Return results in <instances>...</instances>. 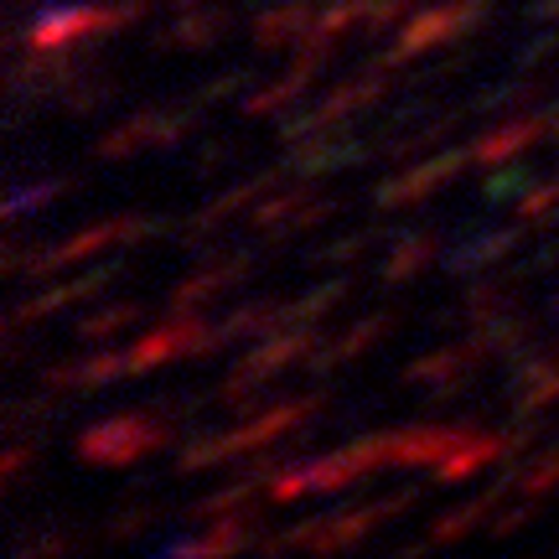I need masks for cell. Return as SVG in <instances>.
Returning <instances> with one entry per match:
<instances>
[{
	"label": "cell",
	"instance_id": "cell-1",
	"mask_svg": "<svg viewBox=\"0 0 559 559\" xmlns=\"http://www.w3.org/2000/svg\"><path fill=\"white\" fill-rule=\"evenodd\" d=\"M177 425L171 419H160L151 404L145 409H130V415H109L99 425H88L79 436V461L83 466H104V472H124V466H135L145 456H160V451H171L177 445Z\"/></svg>",
	"mask_w": 559,
	"mask_h": 559
},
{
	"label": "cell",
	"instance_id": "cell-2",
	"mask_svg": "<svg viewBox=\"0 0 559 559\" xmlns=\"http://www.w3.org/2000/svg\"><path fill=\"white\" fill-rule=\"evenodd\" d=\"M492 16V0H430V5H419L415 16L400 26V41L379 52L383 68H409V62L430 58V52H445V47H456V41L477 37L481 26Z\"/></svg>",
	"mask_w": 559,
	"mask_h": 559
},
{
	"label": "cell",
	"instance_id": "cell-3",
	"mask_svg": "<svg viewBox=\"0 0 559 559\" xmlns=\"http://www.w3.org/2000/svg\"><path fill=\"white\" fill-rule=\"evenodd\" d=\"M466 166H472V151H440V156H430V160H415L409 171L389 177L379 192H373V207H383V213H404V207H415V202L436 198L440 187L456 181Z\"/></svg>",
	"mask_w": 559,
	"mask_h": 559
},
{
	"label": "cell",
	"instance_id": "cell-4",
	"mask_svg": "<svg viewBox=\"0 0 559 559\" xmlns=\"http://www.w3.org/2000/svg\"><path fill=\"white\" fill-rule=\"evenodd\" d=\"M321 347L317 337V321H296V326H280V332H270V337H260V347L254 353H243L239 362H234V373H243V379H260V383H275L280 373H290V368H306V358Z\"/></svg>",
	"mask_w": 559,
	"mask_h": 559
},
{
	"label": "cell",
	"instance_id": "cell-5",
	"mask_svg": "<svg viewBox=\"0 0 559 559\" xmlns=\"http://www.w3.org/2000/svg\"><path fill=\"white\" fill-rule=\"evenodd\" d=\"M124 264H99V270H88V275H73L68 285H58V290H41V296L21 300V306H11V317H5V326L11 332H21V326H32V321H47L58 317V311H68V306H79V300H94L104 296L115 280H120Z\"/></svg>",
	"mask_w": 559,
	"mask_h": 559
},
{
	"label": "cell",
	"instance_id": "cell-6",
	"mask_svg": "<svg viewBox=\"0 0 559 559\" xmlns=\"http://www.w3.org/2000/svg\"><path fill=\"white\" fill-rule=\"evenodd\" d=\"M400 326V311H368V317H358L342 337H332V342H321L317 353L306 358V373H317V379H326L332 368H342V362H353V358H362L368 347H379L389 332Z\"/></svg>",
	"mask_w": 559,
	"mask_h": 559
},
{
	"label": "cell",
	"instance_id": "cell-7",
	"mask_svg": "<svg viewBox=\"0 0 559 559\" xmlns=\"http://www.w3.org/2000/svg\"><path fill=\"white\" fill-rule=\"evenodd\" d=\"M317 0H275V5H264L260 16L249 21V37L260 52H290L306 32H311V21H317Z\"/></svg>",
	"mask_w": 559,
	"mask_h": 559
},
{
	"label": "cell",
	"instance_id": "cell-8",
	"mask_svg": "<svg viewBox=\"0 0 559 559\" xmlns=\"http://www.w3.org/2000/svg\"><path fill=\"white\" fill-rule=\"evenodd\" d=\"M539 140H549V120L534 109V115H513V120H502L498 130L477 135L466 151H472V166H502V160H519L523 151L539 145Z\"/></svg>",
	"mask_w": 559,
	"mask_h": 559
},
{
	"label": "cell",
	"instance_id": "cell-9",
	"mask_svg": "<svg viewBox=\"0 0 559 559\" xmlns=\"http://www.w3.org/2000/svg\"><path fill=\"white\" fill-rule=\"evenodd\" d=\"M523 234H528V223H513V228H481V234H472L466 243H456V249L445 254V270H451V275L498 270V264L523 243Z\"/></svg>",
	"mask_w": 559,
	"mask_h": 559
},
{
	"label": "cell",
	"instance_id": "cell-10",
	"mask_svg": "<svg viewBox=\"0 0 559 559\" xmlns=\"http://www.w3.org/2000/svg\"><path fill=\"white\" fill-rule=\"evenodd\" d=\"M280 326H296L290 317V300L280 296H260V300H243L239 311H228V321H218V337L223 347H239V342H260Z\"/></svg>",
	"mask_w": 559,
	"mask_h": 559
},
{
	"label": "cell",
	"instance_id": "cell-11",
	"mask_svg": "<svg viewBox=\"0 0 559 559\" xmlns=\"http://www.w3.org/2000/svg\"><path fill=\"white\" fill-rule=\"evenodd\" d=\"M228 32H234V11H228V0H202V5H187V11L171 16L177 52H207V47H218Z\"/></svg>",
	"mask_w": 559,
	"mask_h": 559
},
{
	"label": "cell",
	"instance_id": "cell-12",
	"mask_svg": "<svg viewBox=\"0 0 559 559\" xmlns=\"http://www.w3.org/2000/svg\"><path fill=\"white\" fill-rule=\"evenodd\" d=\"M508 492H513V472H508L502 481H492L487 492H477L472 502H461V508H445V513H436V523H430V539L445 549V544H461L466 534H477L481 519H487V513H498V502L508 498Z\"/></svg>",
	"mask_w": 559,
	"mask_h": 559
},
{
	"label": "cell",
	"instance_id": "cell-13",
	"mask_svg": "<svg viewBox=\"0 0 559 559\" xmlns=\"http://www.w3.org/2000/svg\"><path fill=\"white\" fill-rule=\"evenodd\" d=\"M430 260H440V234L436 228H419V234L409 228V234H400V243L389 249V260H383V285H409Z\"/></svg>",
	"mask_w": 559,
	"mask_h": 559
},
{
	"label": "cell",
	"instance_id": "cell-14",
	"mask_svg": "<svg viewBox=\"0 0 559 559\" xmlns=\"http://www.w3.org/2000/svg\"><path fill=\"white\" fill-rule=\"evenodd\" d=\"M151 145H156V109H140V115H130L124 124H115L109 135H99L94 156L99 160H130L135 151H151Z\"/></svg>",
	"mask_w": 559,
	"mask_h": 559
},
{
	"label": "cell",
	"instance_id": "cell-15",
	"mask_svg": "<svg viewBox=\"0 0 559 559\" xmlns=\"http://www.w3.org/2000/svg\"><path fill=\"white\" fill-rule=\"evenodd\" d=\"M306 88H311V79L290 68V73H285L280 83H264V88H254V94H243L239 109L249 115V120H270V115H285V109H296V104L306 99Z\"/></svg>",
	"mask_w": 559,
	"mask_h": 559
},
{
	"label": "cell",
	"instance_id": "cell-16",
	"mask_svg": "<svg viewBox=\"0 0 559 559\" xmlns=\"http://www.w3.org/2000/svg\"><path fill=\"white\" fill-rule=\"evenodd\" d=\"M115 94H120V83L104 79L99 68H94V73H83V79L68 83V88L58 94V104H62V115H73V120H79V115H94V109H104V104L115 99Z\"/></svg>",
	"mask_w": 559,
	"mask_h": 559
},
{
	"label": "cell",
	"instance_id": "cell-17",
	"mask_svg": "<svg viewBox=\"0 0 559 559\" xmlns=\"http://www.w3.org/2000/svg\"><path fill=\"white\" fill-rule=\"evenodd\" d=\"M353 290H358V280H353V275L321 280V285H311L306 296L290 300V317H296V321H321V317H332V311H337V306L353 296Z\"/></svg>",
	"mask_w": 559,
	"mask_h": 559
},
{
	"label": "cell",
	"instance_id": "cell-18",
	"mask_svg": "<svg viewBox=\"0 0 559 559\" xmlns=\"http://www.w3.org/2000/svg\"><path fill=\"white\" fill-rule=\"evenodd\" d=\"M140 317H145V306H140V300H109L104 311H94V317H83L79 326H73V337L79 342H109L115 332L135 326Z\"/></svg>",
	"mask_w": 559,
	"mask_h": 559
},
{
	"label": "cell",
	"instance_id": "cell-19",
	"mask_svg": "<svg viewBox=\"0 0 559 559\" xmlns=\"http://www.w3.org/2000/svg\"><path fill=\"white\" fill-rule=\"evenodd\" d=\"M555 487H559V445L555 451H539L528 466L513 472V492H519V498H549Z\"/></svg>",
	"mask_w": 559,
	"mask_h": 559
},
{
	"label": "cell",
	"instance_id": "cell-20",
	"mask_svg": "<svg viewBox=\"0 0 559 559\" xmlns=\"http://www.w3.org/2000/svg\"><path fill=\"white\" fill-rule=\"evenodd\" d=\"M528 181H534V166L528 160H502V166H487V181H481V198L487 202H519L528 192Z\"/></svg>",
	"mask_w": 559,
	"mask_h": 559
},
{
	"label": "cell",
	"instance_id": "cell-21",
	"mask_svg": "<svg viewBox=\"0 0 559 559\" xmlns=\"http://www.w3.org/2000/svg\"><path fill=\"white\" fill-rule=\"evenodd\" d=\"M79 181H83V177H73V171H68V177H47V181H32L26 192H11V202H5V218L16 223L21 213H32V207H47V202H58L62 192H73Z\"/></svg>",
	"mask_w": 559,
	"mask_h": 559
},
{
	"label": "cell",
	"instance_id": "cell-22",
	"mask_svg": "<svg viewBox=\"0 0 559 559\" xmlns=\"http://www.w3.org/2000/svg\"><path fill=\"white\" fill-rule=\"evenodd\" d=\"M513 213H519V223H528V228L539 223V234H544V223L559 213V171H555V177H544V181H534V187L519 198V207H513Z\"/></svg>",
	"mask_w": 559,
	"mask_h": 559
},
{
	"label": "cell",
	"instance_id": "cell-23",
	"mask_svg": "<svg viewBox=\"0 0 559 559\" xmlns=\"http://www.w3.org/2000/svg\"><path fill=\"white\" fill-rule=\"evenodd\" d=\"M373 239H383L379 228H362V234H347V239H332V243H321V249H311V254H306V264H332V270H337V264H353L358 260V254H368V249H373Z\"/></svg>",
	"mask_w": 559,
	"mask_h": 559
},
{
	"label": "cell",
	"instance_id": "cell-24",
	"mask_svg": "<svg viewBox=\"0 0 559 559\" xmlns=\"http://www.w3.org/2000/svg\"><path fill=\"white\" fill-rule=\"evenodd\" d=\"M198 130V109L192 104H171V109H156V145L151 151H177L181 140Z\"/></svg>",
	"mask_w": 559,
	"mask_h": 559
},
{
	"label": "cell",
	"instance_id": "cell-25",
	"mask_svg": "<svg viewBox=\"0 0 559 559\" xmlns=\"http://www.w3.org/2000/svg\"><path fill=\"white\" fill-rule=\"evenodd\" d=\"M156 519H166V508H160V502H135V508H120V513L109 519V528H104V544L140 539V528H145V523H156Z\"/></svg>",
	"mask_w": 559,
	"mask_h": 559
},
{
	"label": "cell",
	"instance_id": "cell-26",
	"mask_svg": "<svg viewBox=\"0 0 559 559\" xmlns=\"http://www.w3.org/2000/svg\"><path fill=\"white\" fill-rule=\"evenodd\" d=\"M79 373H83V389H104V383H115V379H135V373H130V358L115 353V347H104L94 358H79Z\"/></svg>",
	"mask_w": 559,
	"mask_h": 559
},
{
	"label": "cell",
	"instance_id": "cell-27",
	"mask_svg": "<svg viewBox=\"0 0 559 559\" xmlns=\"http://www.w3.org/2000/svg\"><path fill=\"white\" fill-rule=\"evenodd\" d=\"M534 519H544V498H523L519 508H508L502 519L487 523V539L498 544V539H508V534H519L523 523H534Z\"/></svg>",
	"mask_w": 559,
	"mask_h": 559
},
{
	"label": "cell",
	"instance_id": "cell-28",
	"mask_svg": "<svg viewBox=\"0 0 559 559\" xmlns=\"http://www.w3.org/2000/svg\"><path fill=\"white\" fill-rule=\"evenodd\" d=\"M239 160V145L234 140H202L198 156H192V177H213L223 166H234Z\"/></svg>",
	"mask_w": 559,
	"mask_h": 559
},
{
	"label": "cell",
	"instance_id": "cell-29",
	"mask_svg": "<svg viewBox=\"0 0 559 559\" xmlns=\"http://www.w3.org/2000/svg\"><path fill=\"white\" fill-rule=\"evenodd\" d=\"M243 83H249V68H228V73H218V79H207L192 88V104H223V99H234Z\"/></svg>",
	"mask_w": 559,
	"mask_h": 559
},
{
	"label": "cell",
	"instance_id": "cell-30",
	"mask_svg": "<svg viewBox=\"0 0 559 559\" xmlns=\"http://www.w3.org/2000/svg\"><path fill=\"white\" fill-rule=\"evenodd\" d=\"M555 52H559V26H549L544 37L523 41L519 58H513V68H523V73H528V68H539V62H544V58H555Z\"/></svg>",
	"mask_w": 559,
	"mask_h": 559
},
{
	"label": "cell",
	"instance_id": "cell-31",
	"mask_svg": "<svg viewBox=\"0 0 559 559\" xmlns=\"http://www.w3.org/2000/svg\"><path fill=\"white\" fill-rule=\"evenodd\" d=\"M523 16L534 21V26H539V21H544V26H559V0H534Z\"/></svg>",
	"mask_w": 559,
	"mask_h": 559
},
{
	"label": "cell",
	"instance_id": "cell-32",
	"mask_svg": "<svg viewBox=\"0 0 559 559\" xmlns=\"http://www.w3.org/2000/svg\"><path fill=\"white\" fill-rule=\"evenodd\" d=\"M544 120H549V145H559V104L549 109V115H544Z\"/></svg>",
	"mask_w": 559,
	"mask_h": 559
}]
</instances>
